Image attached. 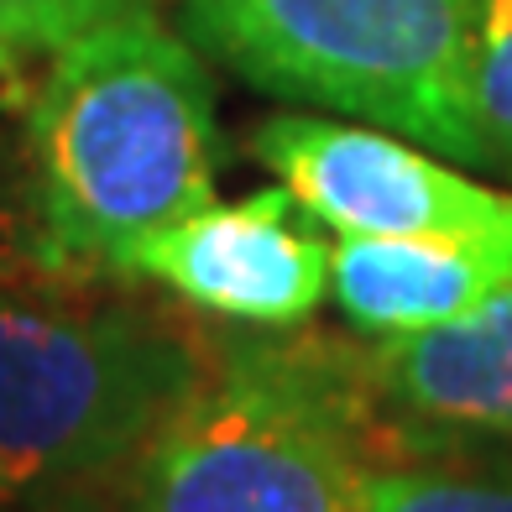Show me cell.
Segmentation results:
<instances>
[{
	"mask_svg": "<svg viewBox=\"0 0 512 512\" xmlns=\"http://www.w3.org/2000/svg\"><path fill=\"white\" fill-rule=\"evenodd\" d=\"M42 220L63 256L126 267L173 220L215 204V89L183 37L121 0L68 37L37 89Z\"/></svg>",
	"mask_w": 512,
	"mask_h": 512,
	"instance_id": "6da1fadb",
	"label": "cell"
},
{
	"mask_svg": "<svg viewBox=\"0 0 512 512\" xmlns=\"http://www.w3.org/2000/svg\"><path fill=\"white\" fill-rule=\"evenodd\" d=\"M356 382L314 345L209 351L131 465V512H356L377 465Z\"/></svg>",
	"mask_w": 512,
	"mask_h": 512,
	"instance_id": "7a4b0ae2",
	"label": "cell"
},
{
	"mask_svg": "<svg viewBox=\"0 0 512 512\" xmlns=\"http://www.w3.org/2000/svg\"><path fill=\"white\" fill-rule=\"evenodd\" d=\"M209 351L131 304L0 288V507L136 465Z\"/></svg>",
	"mask_w": 512,
	"mask_h": 512,
	"instance_id": "3957f363",
	"label": "cell"
},
{
	"mask_svg": "<svg viewBox=\"0 0 512 512\" xmlns=\"http://www.w3.org/2000/svg\"><path fill=\"white\" fill-rule=\"evenodd\" d=\"M246 84L481 162L465 89L471 0H183Z\"/></svg>",
	"mask_w": 512,
	"mask_h": 512,
	"instance_id": "277c9868",
	"label": "cell"
},
{
	"mask_svg": "<svg viewBox=\"0 0 512 512\" xmlns=\"http://www.w3.org/2000/svg\"><path fill=\"white\" fill-rule=\"evenodd\" d=\"M251 147L304 204V215L340 236L445 241L512 230V194L486 189L377 126L272 115L256 126Z\"/></svg>",
	"mask_w": 512,
	"mask_h": 512,
	"instance_id": "5b68a950",
	"label": "cell"
},
{
	"mask_svg": "<svg viewBox=\"0 0 512 512\" xmlns=\"http://www.w3.org/2000/svg\"><path fill=\"white\" fill-rule=\"evenodd\" d=\"M121 272L152 277L204 314L283 330L330 293V246L304 225V204L288 189H262L173 220L136 246Z\"/></svg>",
	"mask_w": 512,
	"mask_h": 512,
	"instance_id": "8992f818",
	"label": "cell"
},
{
	"mask_svg": "<svg viewBox=\"0 0 512 512\" xmlns=\"http://www.w3.org/2000/svg\"><path fill=\"white\" fill-rule=\"evenodd\" d=\"M361 371L377 398L424 424L512 439V283L450 324L387 335Z\"/></svg>",
	"mask_w": 512,
	"mask_h": 512,
	"instance_id": "52a82bcc",
	"label": "cell"
},
{
	"mask_svg": "<svg viewBox=\"0 0 512 512\" xmlns=\"http://www.w3.org/2000/svg\"><path fill=\"white\" fill-rule=\"evenodd\" d=\"M502 283H512V230L445 241L340 236V246H330L335 304L356 330L382 340L450 324Z\"/></svg>",
	"mask_w": 512,
	"mask_h": 512,
	"instance_id": "ba28073f",
	"label": "cell"
},
{
	"mask_svg": "<svg viewBox=\"0 0 512 512\" xmlns=\"http://www.w3.org/2000/svg\"><path fill=\"white\" fill-rule=\"evenodd\" d=\"M465 89L481 162L512 168V0H471Z\"/></svg>",
	"mask_w": 512,
	"mask_h": 512,
	"instance_id": "9c48e42d",
	"label": "cell"
},
{
	"mask_svg": "<svg viewBox=\"0 0 512 512\" xmlns=\"http://www.w3.org/2000/svg\"><path fill=\"white\" fill-rule=\"evenodd\" d=\"M356 512H512V481L450 465H371Z\"/></svg>",
	"mask_w": 512,
	"mask_h": 512,
	"instance_id": "30bf717a",
	"label": "cell"
},
{
	"mask_svg": "<svg viewBox=\"0 0 512 512\" xmlns=\"http://www.w3.org/2000/svg\"><path fill=\"white\" fill-rule=\"evenodd\" d=\"M121 0H0V63L21 53H58Z\"/></svg>",
	"mask_w": 512,
	"mask_h": 512,
	"instance_id": "8fae6325",
	"label": "cell"
}]
</instances>
